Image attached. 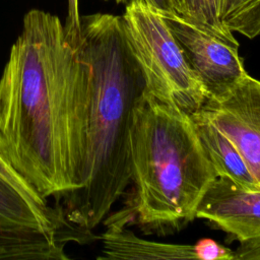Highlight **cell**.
<instances>
[{
	"instance_id": "1",
	"label": "cell",
	"mask_w": 260,
	"mask_h": 260,
	"mask_svg": "<svg viewBox=\"0 0 260 260\" xmlns=\"http://www.w3.org/2000/svg\"><path fill=\"white\" fill-rule=\"evenodd\" d=\"M86 100L75 38L58 16L29 10L0 76V155L47 201L82 185Z\"/></svg>"
},
{
	"instance_id": "16",
	"label": "cell",
	"mask_w": 260,
	"mask_h": 260,
	"mask_svg": "<svg viewBox=\"0 0 260 260\" xmlns=\"http://www.w3.org/2000/svg\"><path fill=\"white\" fill-rule=\"evenodd\" d=\"M119 4H125L129 5L132 2L140 1L144 3L145 5L149 6L156 12H158L160 15L165 14H175L172 0H115Z\"/></svg>"
},
{
	"instance_id": "11",
	"label": "cell",
	"mask_w": 260,
	"mask_h": 260,
	"mask_svg": "<svg viewBox=\"0 0 260 260\" xmlns=\"http://www.w3.org/2000/svg\"><path fill=\"white\" fill-rule=\"evenodd\" d=\"M191 118L217 176L226 177L249 190L260 189L235 144L200 112H197Z\"/></svg>"
},
{
	"instance_id": "7",
	"label": "cell",
	"mask_w": 260,
	"mask_h": 260,
	"mask_svg": "<svg viewBox=\"0 0 260 260\" xmlns=\"http://www.w3.org/2000/svg\"><path fill=\"white\" fill-rule=\"evenodd\" d=\"M196 218L210 222L234 240L260 238V189H246L217 176L205 192Z\"/></svg>"
},
{
	"instance_id": "3",
	"label": "cell",
	"mask_w": 260,
	"mask_h": 260,
	"mask_svg": "<svg viewBox=\"0 0 260 260\" xmlns=\"http://www.w3.org/2000/svg\"><path fill=\"white\" fill-rule=\"evenodd\" d=\"M132 211L121 210L146 232L180 231L217 177L191 116L147 90L136 105L130 127Z\"/></svg>"
},
{
	"instance_id": "10",
	"label": "cell",
	"mask_w": 260,
	"mask_h": 260,
	"mask_svg": "<svg viewBox=\"0 0 260 260\" xmlns=\"http://www.w3.org/2000/svg\"><path fill=\"white\" fill-rule=\"evenodd\" d=\"M0 228L32 229L74 239L73 228L65 220L62 207H42L24 198L0 179Z\"/></svg>"
},
{
	"instance_id": "6",
	"label": "cell",
	"mask_w": 260,
	"mask_h": 260,
	"mask_svg": "<svg viewBox=\"0 0 260 260\" xmlns=\"http://www.w3.org/2000/svg\"><path fill=\"white\" fill-rule=\"evenodd\" d=\"M161 16L201 80L207 98L225 93L247 73L239 55V47L204 32L176 14Z\"/></svg>"
},
{
	"instance_id": "5",
	"label": "cell",
	"mask_w": 260,
	"mask_h": 260,
	"mask_svg": "<svg viewBox=\"0 0 260 260\" xmlns=\"http://www.w3.org/2000/svg\"><path fill=\"white\" fill-rule=\"evenodd\" d=\"M200 112L238 148L260 182V80L246 73L225 93L205 100Z\"/></svg>"
},
{
	"instance_id": "14",
	"label": "cell",
	"mask_w": 260,
	"mask_h": 260,
	"mask_svg": "<svg viewBox=\"0 0 260 260\" xmlns=\"http://www.w3.org/2000/svg\"><path fill=\"white\" fill-rule=\"evenodd\" d=\"M233 252L234 260H260V238L240 241L239 247Z\"/></svg>"
},
{
	"instance_id": "2",
	"label": "cell",
	"mask_w": 260,
	"mask_h": 260,
	"mask_svg": "<svg viewBox=\"0 0 260 260\" xmlns=\"http://www.w3.org/2000/svg\"><path fill=\"white\" fill-rule=\"evenodd\" d=\"M73 37L87 66L86 158L81 187L57 203L71 226L91 234L131 183L130 127L146 84L122 15L80 16Z\"/></svg>"
},
{
	"instance_id": "8",
	"label": "cell",
	"mask_w": 260,
	"mask_h": 260,
	"mask_svg": "<svg viewBox=\"0 0 260 260\" xmlns=\"http://www.w3.org/2000/svg\"><path fill=\"white\" fill-rule=\"evenodd\" d=\"M174 12L193 26L235 47L234 31L260 35V0H172Z\"/></svg>"
},
{
	"instance_id": "17",
	"label": "cell",
	"mask_w": 260,
	"mask_h": 260,
	"mask_svg": "<svg viewBox=\"0 0 260 260\" xmlns=\"http://www.w3.org/2000/svg\"><path fill=\"white\" fill-rule=\"evenodd\" d=\"M258 186H259V188H260V182H259V183H258Z\"/></svg>"
},
{
	"instance_id": "12",
	"label": "cell",
	"mask_w": 260,
	"mask_h": 260,
	"mask_svg": "<svg viewBox=\"0 0 260 260\" xmlns=\"http://www.w3.org/2000/svg\"><path fill=\"white\" fill-rule=\"evenodd\" d=\"M0 179L15 189L19 194H21L24 198L31 201L32 203L42 206L49 207L51 205L48 204V201L40 197L35 190L4 160V158L0 155Z\"/></svg>"
},
{
	"instance_id": "13",
	"label": "cell",
	"mask_w": 260,
	"mask_h": 260,
	"mask_svg": "<svg viewBox=\"0 0 260 260\" xmlns=\"http://www.w3.org/2000/svg\"><path fill=\"white\" fill-rule=\"evenodd\" d=\"M195 246L199 260H234V252L211 239H202Z\"/></svg>"
},
{
	"instance_id": "15",
	"label": "cell",
	"mask_w": 260,
	"mask_h": 260,
	"mask_svg": "<svg viewBox=\"0 0 260 260\" xmlns=\"http://www.w3.org/2000/svg\"><path fill=\"white\" fill-rule=\"evenodd\" d=\"M68 1V13L64 23L65 29L68 34L73 35L79 30L80 14L78 9V0H67Z\"/></svg>"
},
{
	"instance_id": "9",
	"label": "cell",
	"mask_w": 260,
	"mask_h": 260,
	"mask_svg": "<svg viewBox=\"0 0 260 260\" xmlns=\"http://www.w3.org/2000/svg\"><path fill=\"white\" fill-rule=\"evenodd\" d=\"M103 222L107 229L101 237L103 248L98 259H197L194 245L166 244L137 237L125 228L127 222L119 213L107 216Z\"/></svg>"
},
{
	"instance_id": "4",
	"label": "cell",
	"mask_w": 260,
	"mask_h": 260,
	"mask_svg": "<svg viewBox=\"0 0 260 260\" xmlns=\"http://www.w3.org/2000/svg\"><path fill=\"white\" fill-rule=\"evenodd\" d=\"M122 17L146 90L189 116L196 114L206 90L164 17L140 1L126 5Z\"/></svg>"
}]
</instances>
